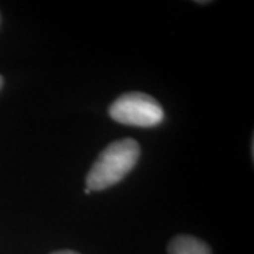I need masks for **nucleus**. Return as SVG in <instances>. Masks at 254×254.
<instances>
[{
    "label": "nucleus",
    "mask_w": 254,
    "mask_h": 254,
    "mask_svg": "<svg viewBox=\"0 0 254 254\" xmlns=\"http://www.w3.org/2000/svg\"><path fill=\"white\" fill-rule=\"evenodd\" d=\"M115 122L136 127H155L164 120V110L157 100L141 92H130L119 96L109 108Z\"/></svg>",
    "instance_id": "f03ea898"
},
{
    "label": "nucleus",
    "mask_w": 254,
    "mask_h": 254,
    "mask_svg": "<svg viewBox=\"0 0 254 254\" xmlns=\"http://www.w3.org/2000/svg\"><path fill=\"white\" fill-rule=\"evenodd\" d=\"M1 86H3V78L0 76V89H1Z\"/></svg>",
    "instance_id": "423d86ee"
},
{
    "label": "nucleus",
    "mask_w": 254,
    "mask_h": 254,
    "mask_svg": "<svg viewBox=\"0 0 254 254\" xmlns=\"http://www.w3.org/2000/svg\"><path fill=\"white\" fill-rule=\"evenodd\" d=\"M140 157V145L133 138L110 143L92 165L86 177V188L102 190L116 185L130 173Z\"/></svg>",
    "instance_id": "f257e3e1"
},
{
    "label": "nucleus",
    "mask_w": 254,
    "mask_h": 254,
    "mask_svg": "<svg viewBox=\"0 0 254 254\" xmlns=\"http://www.w3.org/2000/svg\"><path fill=\"white\" fill-rule=\"evenodd\" d=\"M168 254H212L206 243L196 237L182 236L174 237L168 245Z\"/></svg>",
    "instance_id": "7ed1b4c3"
},
{
    "label": "nucleus",
    "mask_w": 254,
    "mask_h": 254,
    "mask_svg": "<svg viewBox=\"0 0 254 254\" xmlns=\"http://www.w3.org/2000/svg\"><path fill=\"white\" fill-rule=\"evenodd\" d=\"M83 192H85V193H86V195H88V193H91V190H88V188H85V190H83Z\"/></svg>",
    "instance_id": "39448f33"
},
{
    "label": "nucleus",
    "mask_w": 254,
    "mask_h": 254,
    "mask_svg": "<svg viewBox=\"0 0 254 254\" xmlns=\"http://www.w3.org/2000/svg\"><path fill=\"white\" fill-rule=\"evenodd\" d=\"M53 254H79V253H75V252H71V250H61V252H55Z\"/></svg>",
    "instance_id": "20e7f679"
}]
</instances>
